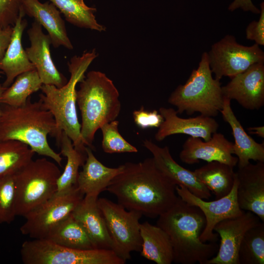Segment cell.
Here are the masks:
<instances>
[{
	"label": "cell",
	"mask_w": 264,
	"mask_h": 264,
	"mask_svg": "<svg viewBox=\"0 0 264 264\" xmlns=\"http://www.w3.org/2000/svg\"><path fill=\"white\" fill-rule=\"evenodd\" d=\"M123 165V171L106 190L114 195L125 209L155 218L175 204L178 197L176 185L157 168L153 157Z\"/></svg>",
	"instance_id": "1"
},
{
	"label": "cell",
	"mask_w": 264,
	"mask_h": 264,
	"mask_svg": "<svg viewBox=\"0 0 264 264\" xmlns=\"http://www.w3.org/2000/svg\"><path fill=\"white\" fill-rule=\"evenodd\" d=\"M0 141L15 140L27 145L35 153L50 157L61 166L63 158L49 146L47 136L57 143L61 135L51 113L39 99L32 102L29 97L20 107L1 105Z\"/></svg>",
	"instance_id": "2"
},
{
	"label": "cell",
	"mask_w": 264,
	"mask_h": 264,
	"mask_svg": "<svg viewBox=\"0 0 264 264\" xmlns=\"http://www.w3.org/2000/svg\"><path fill=\"white\" fill-rule=\"evenodd\" d=\"M205 224L201 210L179 197L171 208L158 217L156 225L169 237L173 249V262L205 264L216 254L219 246L216 242H204L199 239Z\"/></svg>",
	"instance_id": "3"
},
{
	"label": "cell",
	"mask_w": 264,
	"mask_h": 264,
	"mask_svg": "<svg viewBox=\"0 0 264 264\" xmlns=\"http://www.w3.org/2000/svg\"><path fill=\"white\" fill-rule=\"evenodd\" d=\"M97 57L95 49L74 56L68 63L69 80L61 88L43 84L40 100L52 114L59 133L65 132L71 140L74 148L86 153V146L81 134L76 109V89L78 83L85 77L88 68Z\"/></svg>",
	"instance_id": "4"
},
{
	"label": "cell",
	"mask_w": 264,
	"mask_h": 264,
	"mask_svg": "<svg viewBox=\"0 0 264 264\" xmlns=\"http://www.w3.org/2000/svg\"><path fill=\"white\" fill-rule=\"evenodd\" d=\"M119 92L113 82L100 71L88 72L76 90V104L80 110L81 134L87 147L93 148L97 131L116 120L121 110Z\"/></svg>",
	"instance_id": "5"
},
{
	"label": "cell",
	"mask_w": 264,
	"mask_h": 264,
	"mask_svg": "<svg viewBox=\"0 0 264 264\" xmlns=\"http://www.w3.org/2000/svg\"><path fill=\"white\" fill-rule=\"evenodd\" d=\"M224 97L220 80L214 78L208 54L202 53L197 69H193L184 85H179L171 94L168 102L177 108V114L216 116L221 110Z\"/></svg>",
	"instance_id": "6"
},
{
	"label": "cell",
	"mask_w": 264,
	"mask_h": 264,
	"mask_svg": "<svg viewBox=\"0 0 264 264\" xmlns=\"http://www.w3.org/2000/svg\"><path fill=\"white\" fill-rule=\"evenodd\" d=\"M61 174L56 164L44 157L32 159L14 174L16 216L24 217L54 196Z\"/></svg>",
	"instance_id": "7"
},
{
	"label": "cell",
	"mask_w": 264,
	"mask_h": 264,
	"mask_svg": "<svg viewBox=\"0 0 264 264\" xmlns=\"http://www.w3.org/2000/svg\"><path fill=\"white\" fill-rule=\"evenodd\" d=\"M24 264H124L126 262L110 249H78L45 239L23 242L21 248Z\"/></svg>",
	"instance_id": "8"
},
{
	"label": "cell",
	"mask_w": 264,
	"mask_h": 264,
	"mask_svg": "<svg viewBox=\"0 0 264 264\" xmlns=\"http://www.w3.org/2000/svg\"><path fill=\"white\" fill-rule=\"evenodd\" d=\"M97 204L104 218L112 242V250L126 262L131 253L140 251L142 239L139 220L142 215L106 198H98Z\"/></svg>",
	"instance_id": "9"
},
{
	"label": "cell",
	"mask_w": 264,
	"mask_h": 264,
	"mask_svg": "<svg viewBox=\"0 0 264 264\" xmlns=\"http://www.w3.org/2000/svg\"><path fill=\"white\" fill-rule=\"evenodd\" d=\"M77 185L69 191L56 194L24 217L21 233L33 239H44L58 223L71 214L84 197Z\"/></svg>",
	"instance_id": "10"
},
{
	"label": "cell",
	"mask_w": 264,
	"mask_h": 264,
	"mask_svg": "<svg viewBox=\"0 0 264 264\" xmlns=\"http://www.w3.org/2000/svg\"><path fill=\"white\" fill-rule=\"evenodd\" d=\"M207 54L211 70L219 80L224 76L231 78L253 64L264 62V53L259 45H243L230 35L213 44Z\"/></svg>",
	"instance_id": "11"
},
{
	"label": "cell",
	"mask_w": 264,
	"mask_h": 264,
	"mask_svg": "<svg viewBox=\"0 0 264 264\" xmlns=\"http://www.w3.org/2000/svg\"><path fill=\"white\" fill-rule=\"evenodd\" d=\"M237 179L236 176L230 192L226 196L208 201L199 198L183 186H176L177 195L187 203L198 207L203 212L206 219L205 227L199 239L202 242H216L218 234L214 232L216 225L225 219L241 215L242 210L237 199Z\"/></svg>",
	"instance_id": "12"
},
{
	"label": "cell",
	"mask_w": 264,
	"mask_h": 264,
	"mask_svg": "<svg viewBox=\"0 0 264 264\" xmlns=\"http://www.w3.org/2000/svg\"><path fill=\"white\" fill-rule=\"evenodd\" d=\"M261 222L259 218L250 211L218 223L214 228L220 238L216 254L205 264H240L238 251L246 232Z\"/></svg>",
	"instance_id": "13"
},
{
	"label": "cell",
	"mask_w": 264,
	"mask_h": 264,
	"mask_svg": "<svg viewBox=\"0 0 264 264\" xmlns=\"http://www.w3.org/2000/svg\"><path fill=\"white\" fill-rule=\"evenodd\" d=\"M221 89L224 97L235 100L245 109H260L264 105V62L253 64L231 78Z\"/></svg>",
	"instance_id": "14"
},
{
	"label": "cell",
	"mask_w": 264,
	"mask_h": 264,
	"mask_svg": "<svg viewBox=\"0 0 264 264\" xmlns=\"http://www.w3.org/2000/svg\"><path fill=\"white\" fill-rule=\"evenodd\" d=\"M233 143L223 134L216 132L207 141L190 136L183 143L179 156L182 162L189 165L202 160L207 162L219 161L234 167L238 163V158L233 155Z\"/></svg>",
	"instance_id": "15"
},
{
	"label": "cell",
	"mask_w": 264,
	"mask_h": 264,
	"mask_svg": "<svg viewBox=\"0 0 264 264\" xmlns=\"http://www.w3.org/2000/svg\"><path fill=\"white\" fill-rule=\"evenodd\" d=\"M27 34L30 46L25 50L43 84L53 85L57 88L63 87L67 81L58 70L52 59L50 37L43 32L42 26L35 21L28 30Z\"/></svg>",
	"instance_id": "16"
},
{
	"label": "cell",
	"mask_w": 264,
	"mask_h": 264,
	"mask_svg": "<svg viewBox=\"0 0 264 264\" xmlns=\"http://www.w3.org/2000/svg\"><path fill=\"white\" fill-rule=\"evenodd\" d=\"M237 199L240 208L256 215L264 221V162H250L238 168Z\"/></svg>",
	"instance_id": "17"
},
{
	"label": "cell",
	"mask_w": 264,
	"mask_h": 264,
	"mask_svg": "<svg viewBox=\"0 0 264 264\" xmlns=\"http://www.w3.org/2000/svg\"><path fill=\"white\" fill-rule=\"evenodd\" d=\"M159 112L164 120L154 136L155 140L158 142L176 134H187L207 141L217 132L219 126L213 117L201 114L188 118L179 117L176 110L171 108L161 107Z\"/></svg>",
	"instance_id": "18"
},
{
	"label": "cell",
	"mask_w": 264,
	"mask_h": 264,
	"mask_svg": "<svg viewBox=\"0 0 264 264\" xmlns=\"http://www.w3.org/2000/svg\"><path fill=\"white\" fill-rule=\"evenodd\" d=\"M143 146L153 154L161 172L177 186H183L195 196L204 199L210 198V190L195 175L193 171L177 163L171 155L168 147H160L150 140L143 141Z\"/></svg>",
	"instance_id": "19"
},
{
	"label": "cell",
	"mask_w": 264,
	"mask_h": 264,
	"mask_svg": "<svg viewBox=\"0 0 264 264\" xmlns=\"http://www.w3.org/2000/svg\"><path fill=\"white\" fill-rule=\"evenodd\" d=\"M21 7L25 14L34 18L46 29L54 47L63 46L68 49H73L61 12L52 3H42L39 0H22Z\"/></svg>",
	"instance_id": "20"
},
{
	"label": "cell",
	"mask_w": 264,
	"mask_h": 264,
	"mask_svg": "<svg viewBox=\"0 0 264 264\" xmlns=\"http://www.w3.org/2000/svg\"><path fill=\"white\" fill-rule=\"evenodd\" d=\"M24 15L21 7L19 17L13 26L10 44L0 61V70L5 76L2 85L5 88L9 87L20 74L35 69L22 44V34L27 24L26 20L23 19Z\"/></svg>",
	"instance_id": "21"
},
{
	"label": "cell",
	"mask_w": 264,
	"mask_h": 264,
	"mask_svg": "<svg viewBox=\"0 0 264 264\" xmlns=\"http://www.w3.org/2000/svg\"><path fill=\"white\" fill-rule=\"evenodd\" d=\"M98 196L86 195L72 212L82 225L95 249L112 250V242L97 204Z\"/></svg>",
	"instance_id": "22"
},
{
	"label": "cell",
	"mask_w": 264,
	"mask_h": 264,
	"mask_svg": "<svg viewBox=\"0 0 264 264\" xmlns=\"http://www.w3.org/2000/svg\"><path fill=\"white\" fill-rule=\"evenodd\" d=\"M220 112L232 130L235 141L233 154L238 158V168L247 165L250 160L264 162V143L257 142L246 133L232 109L230 100L224 97Z\"/></svg>",
	"instance_id": "23"
},
{
	"label": "cell",
	"mask_w": 264,
	"mask_h": 264,
	"mask_svg": "<svg viewBox=\"0 0 264 264\" xmlns=\"http://www.w3.org/2000/svg\"><path fill=\"white\" fill-rule=\"evenodd\" d=\"M87 158L79 173L77 186L84 195L98 196L106 190L112 179L123 169V165L116 168L105 166L95 156L91 149H86Z\"/></svg>",
	"instance_id": "24"
},
{
	"label": "cell",
	"mask_w": 264,
	"mask_h": 264,
	"mask_svg": "<svg viewBox=\"0 0 264 264\" xmlns=\"http://www.w3.org/2000/svg\"><path fill=\"white\" fill-rule=\"evenodd\" d=\"M142 239L141 255L157 264H171L174 262L173 247L167 233L157 225L148 221L140 223Z\"/></svg>",
	"instance_id": "25"
},
{
	"label": "cell",
	"mask_w": 264,
	"mask_h": 264,
	"mask_svg": "<svg viewBox=\"0 0 264 264\" xmlns=\"http://www.w3.org/2000/svg\"><path fill=\"white\" fill-rule=\"evenodd\" d=\"M233 167L217 161L208 162L193 171L196 176L216 196V199L227 195L235 180Z\"/></svg>",
	"instance_id": "26"
},
{
	"label": "cell",
	"mask_w": 264,
	"mask_h": 264,
	"mask_svg": "<svg viewBox=\"0 0 264 264\" xmlns=\"http://www.w3.org/2000/svg\"><path fill=\"white\" fill-rule=\"evenodd\" d=\"M60 154L66 158V163L63 173L57 180L56 194L67 192L77 185L79 169L82 167L87 158L86 153L76 150L70 138L62 132L58 143Z\"/></svg>",
	"instance_id": "27"
},
{
	"label": "cell",
	"mask_w": 264,
	"mask_h": 264,
	"mask_svg": "<svg viewBox=\"0 0 264 264\" xmlns=\"http://www.w3.org/2000/svg\"><path fill=\"white\" fill-rule=\"evenodd\" d=\"M44 239L71 248L95 249L85 230L72 214L56 225Z\"/></svg>",
	"instance_id": "28"
},
{
	"label": "cell",
	"mask_w": 264,
	"mask_h": 264,
	"mask_svg": "<svg viewBox=\"0 0 264 264\" xmlns=\"http://www.w3.org/2000/svg\"><path fill=\"white\" fill-rule=\"evenodd\" d=\"M43 85L36 69L23 72L15 78L12 84L2 92L0 102L14 107L23 106L30 95Z\"/></svg>",
	"instance_id": "29"
},
{
	"label": "cell",
	"mask_w": 264,
	"mask_h": 264,
	"mask_svg": "<svg viewBox=\"0 0 264 264\" xmlns=\"http://www.w3.org/2000/svg\"><path fill=\"white\" fill-rule=\"evenodd\" d=\"M62 13L66 20L76 26L99 32L106 27L99 23L94 13L96 9L87 6L84 0H49Z\"/></svg>",
	"instance_id": "30"
},
{
	"label": "cell",
	"mask_w": 264,
	"mask_h": 264,
	"mask_svg": "<svg viewBox=\"0 0 264 264\" xmlns=\"http://www.w3.org/2000/svg\"><path fill=\"white\" fill-rule=\"evenodd\" d=\"M35 154L21 141H0V177L15 174L33 159Z\"/></svg>",
	"instance_id": "31"
},
{
	"label": "cell",
	"mask_w": 264,
	"mask_h": 264,
	"mask_svg": "<svg viewBox=\"0 0 264 264\" xmlns=\"http://www.w3.org/2000/svg\"><path fill=\"white\" fill-rule=\"evenodd\" d=\"M240 264H264V223L250 228L245 234L239 246Z\"/></svg>",
	"instance_id": "32"
},
{
	"label": "cell",
	"mask_w": 264,
	"mask_h": 264,
	"mask_svg": "<svg viewBox=\"0 0 264 264\" xmlns=\"http://www.w3.org/2000/svg\"><path fill=\"white\" fill-rule=\"evenodd\" d=\"M119 121L114 120L103 125L100 129L103 139L102 147L108 154L137 153L138 150L127 141L118 131Z\"/></svg>",
	"instance_id": "33"
},
{
	"label": "cell",
	"mask_w": 264,
	"mask_h": 264,
	"mask_svg": "<svg viewBox=\"0 0 264 264\" xmlns=\"http://www.w3.org/2000/svg\"><path fill=\"white\" fill-rule=\"evenodd\" d=\"M16 188L13 175L0 177V224L10 223L16 216Z\"/></svg>",
	"instance_id": "34"
},
{
	"label": "cell",
	"mask_w": 264,
	"mask_h": 264,
	"mask_svg": "<svg viewBox=\"0 0 264 264\" xmlns=\"http://www.w3.org/2000/svg\"><path fill=\"white\" fill-rule=\"evenodd\" d=\"M22 0H0V27L13 26L18 19Z\"/></svg>",
	"instance_id": "35"
},
{
	"label": "cell",
	"mask_w": 264,
	"mask_h": 264,
	"mask_svg": "<svg viewBox=\"0 0 264 264\" xmlns=\"http://www.w3.org/2000/svg\"><path fill=\"white\" fill-rule=\"evenodd\" d=\"M132 117L135 125L142 129L158 128L164 120L157 110L147 111L143 106L133 111Z\"/></svg>",
	"instance_id": "36"
},
{
	"label": "cell",
	"mask_w": 264,
	"mask_h": 264,
	"mask_svg": "<svg viewBox=\"0 0 264 264\" xmlns=\"http://www.w3.org/2000/svg\"><path fill=\"white\" fill-rule=\"evenodd\" d=\"M260 16L258 21H253L247 26L246 38L254 41L259 45H264V2L260 4Z\"/></svg>",
	"instance_id": "37"
},
{
	"label": "cell",
	"mask_w": 264,
	"mask_h": 264,
	"mask_svg": "<svg viewBox=\"0 0 264 264\" xmlns=\"http://www.w3.org/2000/svg\"><path fill=\"white\" fill-rule=\"evenodd\" d=\"M13 32V26L0 27V61L3 58L10 44Z\"/></svg>",
	"instance_id": "38"
},
{
	"label": "cell",
	"mask_w": 264,
	"mask_h": 264,
	"mask_svg": "<svg viewBox=\"0 0 264 264\" xmlns=\"http://www.w3.org/2000/svg\"><path fill=\"white\" fill-rule=\"evenodd\" d=\"M238 8H241L244 11H249L256 14L260 13V9L253 3L251 0H234L228 7V10L230 11H233Z\"/></svg>",
	"instance_id": "39"
},
{
	"label": "cell",
	"mask_w": 264,
	"mask_h": 264,
	"mask_svg": "<svg viewBox=\"0 0 264 264\" xmlns=\"http://www.w3.org/2000/svg\"><path fill=\"white\" fill-rule=\"evenodd\" d=\"M249 133L256 134L262 138L264 137V126L249 127L247 129Z\"/></svg>",
	"instance_id": "40"
},
{
	"label": "cell",
	"mask_w": 264,
	"mask_h": 264,
	"mask_svg": "<svg viewBox=\"0 0 264 264\" xmlns=\"http://www.w3.org/2000/svg\"><path fill=\"white\" fill-rule=\"evenodd\" d=\"M5 89V88H4L2 86V85L1 84V83L0 82V99L1 95L2 92H3V91ZM1 104L0 102V112H1Z\"/></svg>",
	"instance_id": "41"
},
{
	"label": "cell",
	"mask_w": 264,
	"mask_h": 264,
	"mask_svg": "<svg viewBox=\"0 0 264 264\" xmlns=\"http://www.w3.org/2000/svg\"><path fill=\"white\" fill-rule=\"evenodd\" d=\"M2 72L1 71H0V73H1Z\"/></svg>",
	"instance_id": "42"
}]
</instances>
